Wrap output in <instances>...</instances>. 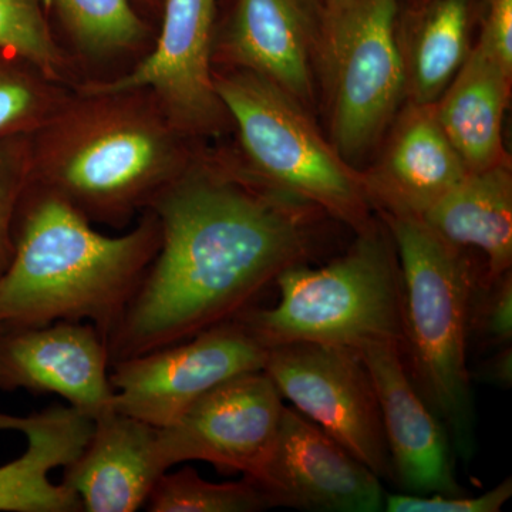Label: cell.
Instances as JSON below:
<instances>
[{"label": "cell", "instance_id": "9", "mask_svg": "<svg viewBox=\"0 0 512 512\" xmlns=\"http://www.w3.org/2000/svg\"><path fill=\"white\" fill-rule=\"evenodd\" d=\"M266 353L241 320H228L177 345L113 363V409L163 429L218 384L264 370Z\"/></svg>", "mask_w": 512, "mask_h": 512}, {"label": "cell", "instance_id": "3", "mask_svg": "<svg viewBox=\"0 0 512 512\" xmlns=\"http://www.w3.org/2000/svg\"><path fill=\"white\" fill-rule=\"evenodd\" d=\"M160 247L151 210L109 237L55 192L30 181L15 218V254L0 278V333L87 322L109 339Z\"/></svg>", "mask_w": 512, "mask_h": 512}, {"label": "cell", "instance_id": "28", "mask_svg": "<svg viewBox=\"0 0 512 512\" xmlns=\"http://www.w3.org/2000/svg\"><path fill=\"white\" fill-rule=\"evenodd\" d=\"M512 495V480L503 483L481 495H386L384 511L389 512H498L507 504Z\"/></svg>", "mask_w": 512, "mask_h": 512}, {"label": "cell", "instance_id": "19", "mask_svg": "<svg viewBox=\"0 0 512 512\" xmlns=\"http://www.w3.org/2000/svg\"><path fill=\"white\" fill-rule=\"evenodd\" d=\"M512 70L477 42L443 96L434 103L437 121L468 171L510 163L503 124Z\"/></svg>", "mask_w": 512, "mask_h": 512}, {"label": "cell", "instance_id": "8", "mask_svg": "<svg viewBox=\"0 0 512 512\" xmlns=\"http://www.w3.org/2000/svg\"><path fill=\"white\" fill-rule=\"evenodd\" d=\"M264 372L281 396L376 476L393 481L375 384L359 350L296 342L269 348Z\"/></svg>", "mask_w": 512, "mask_h": 512}, {"label": "cell", "instance_id": "2", "mask_svg": "<svg viewBox=\"0 0 512 512\" xmlns=\"http://www.w3.org/2000/svg\"><path fill=\"white\" fill-rule=\"evenodd\" d=\"M191 138L148 90L77 87L30 136L32 183L121 229L190 167Z\"/></svg>", "mask_w": 512, "mask_h": 512}, {"label": "cell", "instance_id": "5", "mask_svg": "<svg viewBox=\"0 0 512 512\" xmlns=\"http://www.w3.org/2000/svg\"><path fill=\"white\" fill-rule=\"evenodd\" d=\"M274 308L237 316L266 349L296 342L359 350L403 340L402 274L389 228L373 222L345 255L322 268L296 264L275 279Z\"/></svg>", "mask_w": 512, "mask_h": 512}, {"label": "cell", "instance_id": "17", "mask_svg": "<svg viewBox=\"0 0 512 512\" xmlns=\"http://www.w3.org/2000/svg\"><path fill=\"white\" fill-rule=\"evenodd\" d=\"M63 468L62 483L87 512L137 511L168 471L158 429L114 409L93 420L86 447Z\"/></svg>", "mask_w": 512, "mask_h": 512}, {"label": "cell", "instance_id": "23", "mask_svg": "<svg viewBox=\"0 0 512 512\" xmlns=\"http://www.w3.org/2000/svg\"><path fill=\"white\" fill-rule=\"evenodd\" d=\"M69 94L32 64L0 52V140L32 136Z\"/></svg>", "mask_w": 512, "mask_h": 512}, {"label": "cell", "instance_id": "27", "mask_svg": "<svg viewBox=\"0 0 512 512\" xmlns=\"http://www.w3.org/2000/svg\"><path fill=\"white\" fill-rule=\"evenodd\" d=\"M471 339L495 350L511 345V271L494 279H478L468 313V340Z\"/></svg>", "mask_w": 512, "mask_h": 512}, {"label": "cell", "instance_id": "26", "mask_svg": "<svg viewBox=\"0 0 512 512\" xmlns=\"http://www.w3.org/2000/svg\"><path fill=\"white\" fill-rule=\"evenodd\" d=\"M30 180V136L0 140V278L12 264L16 211Z\"/></svg>", "mask_w": 512, "mask_h": 512}, {"label": "cell", "instance_id": "29", "mask_svg": "<svg viewBox=\"0 0 512 512\" xmlns=\"http://www.w3.org/2000/svg\"><path fill=\"white\" fill-rule=\"evenodd\" d=\"M478 42L512 70V0H484L483 28Z\"/></svg>", "mask_w": 512, "mask_h": 512}, {"label": "cell", "instance_id": "1", "mask_svg": "<svg viewBox=\"0 0 512 512\" xmlns=\"http://www.w3.org/2000/svg\"><path fill=\"white\" fill-rule=\"evenodd\" d=\"M305 202L195 156L154 198L160 247L107 339L110 363L177 345L237 318L311 247Z\"/></svg>", "mask_w": 512, "mask_h": 512}, {"label": "cell", "instance_id": "7", "mask_svg": "<svg viewBox=\"0 0 512 512\" xmlns=\"http://www.w3.org/2000/svg\"><path fill=\"white\" fill-rule=\"evenodd\" d=\"M400 0H355L323 19L319 55L329 89L330 141L355 167L407 103Z\"/></svg>", "mask_w": 512, "mask_h": 512}, {"label": "cell", "instance_id": "12", "mask_svg": "<svg viewBox=\"0 0 512 512\" xmlns=\"http://www.w3.org/2000/svg\"><path fill=\"white\" fill-rule=\"evenodd\" d=\"M252 481L271 508L380 512L386 501L382 478L308 417L286 406L271 454Z\"/></svg>", "mask_w": 512, "mask_h": 512}, {"label": "cell", "instance_id": "4", "mask_svg": "<svg viewBox=\"0 0 512 512\" xmlns=\"http://www.w3.org/2000/svg\"><path fill=\"white\" fill-rule=\"evenodd\" d=\"M382 221L402 274L404 365L447 430L456 457L471 463L477 421L467 349L476 269L464 249L448 244L420 218L382 215Z\"/></svg>", "mask_w": 512, "mask_h": 512}, {"label": "cell", "instance_id": "30", "mask_svg": "<svg viewBox=\"0 0 512 512\" xmlns=\"http://www.w3.org/2000/svg\"><path fill=\"white\" fill-rule=\"evenodd\" d=\"M471 380L477 379L481 383H490L494 386L511 387L512 382V348L505 346V348L497 349L494 356L485 360L477 367L476 372L471 373Z\"/></svg>", "mask_w": 512, "mask_h": 512}, {"label": "cell", "instance_id": "15", "mask_svg": "<svg viewBox=\"0 0 512 512\" xmlns=\"http://www.w3.org/2000/svg\"><path fill=\"white\" fill-rule=\"evenodd\" d=\"M359 352L375 384L393 483L404 494H463L456 478V454L450 437L414 386L400 346L369 343Z\"/></svg>", "mask_w": 512, "mask_h": 512}, {"label": "cell", "instance_id": "13", "mask_svg": "<svg viewBox=\"0 0 512 512\" xmlns=\"http://www.w3.org/2000/svg\"><path fill=\"white\" fill-rule=\"evenodd\" d=\"M110 355L87 322H56L0 333V390L57 394L96 420L113 409Z\"/></svg>", "mask_w": 512, "mask_h": 512}, {"label": "cell", "instance_id": "20", "mask_svg": "<svg viewBox=\"0 0 512 512\" xmlns=\"http://www.w3.org/2000/svg\"><path fill=\"white\" fill-rule=\"evenodd\" d=\"M420 220L448 244L483 252L485 279L507 274L512 268L511 163L468 171Z\"/></svg>", "mask_w": 512, "mask_h": 512}, {"label": "cell", "instance_id": "25", "mask_svg": "<svg viewBox=\"0 0 512 512\" xmlns=\"http://www.w3.org/2000/svg\"><path fill=\"white\" fill-rule=\"evenodd\" d=\"M0 52L32 64L47 79L62 83L69 60L57 45L39 0H0Z\"/></svg>", "mask_w": 512, "mask_h": 512}, {"label": "cell", "instance_id": "21", "mask_svg": "<svg viewBox=\"0 0 512 512\" xmlns=\"http://www.w3.org/2000/svg\"><path fill=\"white\" fill-rule=\"evenodd\" d=\"M473 0H424L399 32L407 103L431 106L470 55Z\"/></svg>", "mask_w": 512, "mask_h": 512}, {"label": "cell", "instance_id": "18", "mask_svg": "<svg viewBox=\"0 0 512 512\" xmlns=\"http://www.w3.org/2000/svg\"><path fill=\"white\" fill-rule=\"evenodd\" d=\"M0 431H19L28 448L0 467V512H79L82 501L49 473L66 467L92 436L93 420L72 406H52L30 416L0 413Z\"/></svg>", "mask_w": 512, "mask_h": 512}, {"label": "cell", "instance_id": "16", "mask_svg": "<svg viewBox=\"0 0 512 512\" xmlns=\"http://www.w3.org/2000/svg\"><path fill=\"white\" fill-rule=\"evenodd\" d=\"M379 163L362 173L373 208L421 218L464 180L468 168L437 121L434 104L407 103Z\"/></svg>", "mask_w": 512, "mask_h": 512}, {"label": "cell", "instance_id": "10", "mask_svg": "<svg viewBox=\"0 0 512 512\" xmlns=\"http://www.w3.org/2000/svg\"><path fill=\"white\" fill-rule=\"evenodd\" d=\"M217 0H165L156 46L136 67L107 82L80 87L97 92L148 90L165 116L191 140L231 126L214 83Z\"/></svg>", "mask_w": 512, "mask_h": 512}, {"label": "cell", "instance_id": "14", "mask_svg": "<svg viewBox=\"0 0 512 512\" xmlns=\"http://www.w3.org/2000/svg\"><path fill=\"white\" fill-rule=\"evenodd\" d=\"M322 25L319 0H237L215 37L214 63L258 74L312 111Z\"/></svg>", "mask_w": 512, "mask_h": 512}, {"label": "cell", "instance_id": "31", "mask_svg": "<svg viewBox=\"0 0 512 512\" xmlns=\"http://www.w3.org/2000/svg\"><path fill=\"white\" fill-rule=\"evenodd\" d=\"M319 2L322 6L323 19H329L348 8L355 0H319Z\"/></svg>", "mask_w": 512, "mask_h": 512}, {"label": "cell", "instance_id": "11", "mask_svg": "<svg viewBox=\"0 0 512 512\" xmlns=\"http://www.w3.org/2000/svg\"><path fill=\"white\" fill-rule=\"evenodd\" d=\"M284 407L281 393L264 370L225 380L180 419L158 429L165 467L205 461L254 480L274 447Z\"/></svg>", "mask_w": 512, "mask_h": 512}, {"label": "cell", "instance_id": "24", "mask_svg": "<svg viewBox=\"0 0 512 512\" xmlns=\"http://www.w3.org/2000/svg\"><path fill=\"white\" fill-rule=\"evenodd\" d=\"M151 512H255L271 508L261 488L245 477L239 483L215 484L191 467L165 473L147 500Z\"/></svg>", "mask_w": 512, "mask_h": 512}, {"label": "cell", "instance_id": "22", "mask_svg": "<svg viewBox=\"0 0 512 512\" xmlns=\"http://www.w3.org/2000/svg\"><path fill=\"white\" fill-rule=\"evenodd\" d=\"M77 49L93 59L136 52L147 26L130 0H50Z\"/></svg>", "mask_w": 512, "mask_h": 512}, {"label": "cell", "instance_id": "6", "mask_svg": "<svg viewBox=\"0 0 512 512\" xmlns=\"http://www.w3.org/2000/svg\"><path fill=\"white\" fill-rule=\"evenodd\" d=\"M214 83L238 134L244 164H228L235 174L315 205L357 234L375 222L362 173L323 137L295 97L245 70H214Z\"/></svg>", "mask_w": 512, "mask_h": 512}]
</instances>
